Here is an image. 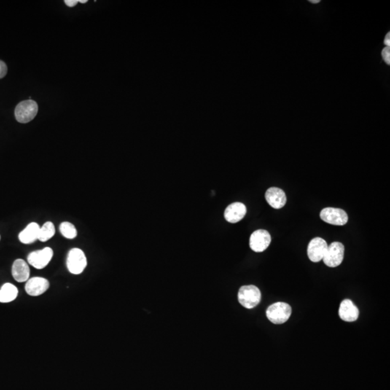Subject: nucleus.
<instances>
[{"instance_id": "f257e3e1", "label": "nucleus", "mask_w": 390, "mask_h": 390, "mask_svg": "<svg viewBox=\"0 0 390 390\" xmlns=\"http://www.w3.org/2000/svg\"><path fill=\"white\" fill-rule=\"evenodd\" d=\"M291 312V306L284 302H277L268 307L266 315L273 324H281L289 319Z\"/></svg>"}, {"instance_id": "f03ea898", "label": "nucleus", "mask_w": 390, "mask_h": 390, "mask_svg": "<svg viewBox=\"0 0 390 390\" xmlns=\"http://www.w3.org/2000/svg\"><path fill=\"white\" fill-rule=\"evenodd\" d=\"M261 292L255 286H242L238 294V299L241 306L246 309H253L261 302Z\"/></svg>"}, {"instance_id": "7ed1b4c3", "label": "nucleus", "mask_w": 390, "mask_h": 390, "mask_svg": "<svg viewBox=\"0 0 390 390\" xmlns=\"http://www.w3.org/2000/svg\"><path fill=\"white\" fill-rule=\"evenodd\" d=\"M39 111L37 103L33 100H27L18 103L15 110V116L20 123H28L36 117Z\"/></svg>"}, {"instance_id": "20e7f679", "label": "nucleus", "mask_w": 390, "mask_h": 390, "mask_svg": "<svg viewBox=\"0 0 390 390\" xmlns=\"http://www.w3.org/2000/svg\"><path fill=\"white\" fill-rule=\"evenodd\" d=\"M87 266V259L82 250L74 248L68 253L67 267L70 273L73 275H79L84 271Z\"/></svg>"}, {"instance_id": "39448f33", "label": "nucleus", "mask_w": 390, "mask_h": 390, "mask_svg": "<svg viewBox=\"0 0 390 390\" xmlns=\"http://www.w3.org/2000/svg\"><path fill=\"white\" fill-rule=\"evenodd\" d=\"M345 246L340 242L335 241L327 246L324 257V263L329 267H336L343 262Z\"/></svg>"}, {"instance_id": "423d86ee", "label": "nucleus", "mask_w": 390, "mask_h": 390, "mask_svg": "<svg viewBox=\"0 0 390 390\" xmlns=\"http://www.w3.org/2000/svg\"><path fill=\"white\" fill-rule=\"evenodd\" d=\"M320 218L324 222L335 226L345 225L348 221L346 212L340 208H324L320 213Z\"/></svg>"}, {"instance_id": "0eeeda50", "label": "nucleus", "mask_w": 390, "mask_h": 390, "mask_svg": "<svg viewBox=\"0 0 390 390\" xmlns=\"http://www.w3.org/2000/svg\"><path fill=\"white\" fill-rule=\"evenodd\" d=\"M53 255V250L51 248L46 247L30 253L28 256V262L34 268L41 270L47 267L52 260Z\"/></svg>"}, {"instance_id": "6e6552de", "label": "nucleus", "mask_w": 390, "mask_h": 390, "mask_svg": "<svg viewBox=\"0 0 390 390\" xmlns=\"http://www.w3.org/2000/svg\"><path fill=\"white\" fill-rule=\"evenodd\" d=\"M271 243V235L267 231L259 229L253 232L250 236V248L255 252H262Z\"/></svg>"}, {"instance_id": "1a4fd4ad", "label": "nucleus", "mask_w": 390, "mask_h": 390, "mask_svg": "<svg viewBox=\"0 0 390 390\" xmlns=\"http://www.w3.org/2000/svg\"><path fill=\"white\" fill-rule=\"evenodd\" d=\"M327 243L325 240L320 237L313 238L309 243L307 254L310 260L313 262H318L324 257L327 249Z\"/></svg>"}, {"instance_id": "9d476101", "label": "nucleus", "mask_w": 390, "mask_h": 390, "mask_svg": "<svg viewBox=\"0 0 390 390\" xmlns=\"http://www.w3.org/2000/svg\"><path fill=\"white\" fill-rule=\"evenodd\" d=\"M49 282L46 278L34 277L26 282L25 289L28 295L38 297L44 294L49 289Z\"/></svg>"}, {"instance_id": "9b49d317", "label": "nucleus", "mask_w": 390, "mask_h": 390, "mask_svg": "<svg viewBox=\"0 0 390 390\" xmlns=\"http://www.w3.org/2000/svg\"><path fill=\"white\" fill-rule=\"evenodd\" d=\"M265 199L267 203L275 209L283 208L287 201L284 191L278 187L269 188L265 193Z\"/></svg>"}, {"instance_id": "f8f14e48", "label": "nucleus", "mask_w": 390, "mask_h": 390, "mask_svg": "<svg viewBox=\"0 0 390 390\" xmlns=\"http://www.w3.org/2000/svg\"><path fill=\"white\" fill-rule=\"evenodd\" d=\"M339 316L340 319L347 322L356 321L359 316V310L352 301L345 299L340 304L339 308Z\"/></svg>"}, {"instance_id": "ddd939ff", "label": "nucleus", "mask_w": 390, "mask_h": 390, "mask_svg": "<svg viewBox=\"0 0 390 390\" xmlns=\"http://www.w3.org/2000/svg\"><path fill=\"white\" fill-rule=\"evenodd\" d=\"M246 208L243 203H234L227 207L224 213V217L228 222L235 224L244 218Z\"/></svg>"}, {"instance_id": "4468645a", "label": "nucleus", "mask_w": 390, "mask_h": 390, "mask_svg": "<svg viewBox=\"0 0 390 390\" xmlns=\"http://www.w3.org/2000/svg\"><path fill=\"white\" fill-rule=\"evenodd\" d=\"M12 275L14 279L19 283L28 281L30 277V268L26 262L22 259H16L12 265Z\"/></svg>"}, {"instance_id": "2eb2a0df", "label": "nucleus", "mask_w": 390, "mask_h": 390, "mask_svg": "<svg viewBox=\"0 0 390 390\" xmlns=\"http://www.w3.org/2000/svg\"><path fill=\"white\" fill-rule=\"evenodd\" d=\"M40 227L36 223H31L19 234V240L25 244H30L39 240Z\"/></svg>"}, {"instance_id": "dca6fc26", "label": "nucleus", "mask_w": 390, "mask_h": 390, "mask_svg": "<svg viewBox=\"0 0 390 390\" xmlns=\"http://www.w3.org/2000/svg\"><path fill=\"white\" fill-rule=\"evenodd\" d=\"M18 295V290L11 283H5L0 289V302L9 303L13 302Z\"/></svg>"}, {"instance_id": "f3484780", "label": "nucleus", "mask_w": 390, "mask_h": 390, "mask_svg": "<svg viewBox=\"0 0 390 390\" xmlns=\"http://www.w3.org/2000/svg\"><path fill=\"white\" fill-rule=\"evenodd\" d=\"M55 228L52 222H47L40 227L39 240L41 242L49 241L55 234Z\"/></svg>"}, {"instance_id": "a211bd4d", "label": "nucleus", "mask_w": 390, "mask_h": 390, "mask_svg": "<svg viewBox=\"0 0 390 390\" xmlns=\"http://www.w3.org/2000/svg\"><path fill=\"white\" fill-rule=\"evenodd\" d=\"M60 231L63 236L68 239H73L78 235L77 229L71 223H62L60 227Z\"/></svg>"}, {"instance_id": "6ab92c4d", "label": "nucleus", "mask_w": 390, "mask_h": 390, "mask_svg": "<svg viewBox=\"0 0 390 390\" xmlns=\"http://www.w3.org/2000/svg\"><path fill=\"white\" fill-rule=\"evenodd\" d=\"M382 55L385 63L388 65H390V47H386L383 49Z\"/></svg>"}, {"instance_id": "aec40b11", "label": "nucleus", "mask_w": 390, "mask_h": 390, "mask_svg": "<svg viewBox=\"0 0 390 390\" xmlns=\"http://www.w3.org/2000/svg\"><path fill=\"white\" fill-rule=\"evenodd\" d=\"M7 67L4 62L0 60V79L4 77L7 75Z\"/></svg>"}, {"instance_id": "412c9836", "label": "nucleus", "mask_w": 390, "mask_h": 390, "mask_svg": "<svg viewBox=\"0 0 390 390\" xmlns=\"http://www.w3.org/2000/svg\"><path fill=\"white\" fill-rule=\"evenodd\" d=\"M65 2L66 5L72 7L76 6L79 2V0H66V1H65Z\"/></svg>"}, {"instance_id": "4be33fe9", "label": "nucleus", "mask_w": 390, "mask_h": 390, "mask_svg": "<svg viewBox=\"0 0 390 390\" xmlns=\"http://www.w3.org/2000/svg\"><path fill=\"white\" fill-rule=\"evenodd\" d=\"M384 42H385V44L387 47H390V33H388V34L386 35V37H385Z\"/></svg>"}, {"instance_id": "5701e85b", "label": "nucleus", "mask_w": 390, "mask_h": 390, "mask_svg": "<svg viewBox=\"0 0 390 390\" xmlns=\"http://www.w3.org/2000/svg\"><path fill=\"white\" fill-rule=\"evenodd\" d=\"M310 2L313 3V4H316V3L319 2V0H310Z\"/></svg>"}, {"instance_id": "b1692460", "label": "nucleus", "mask_w": 390, "mask_h": 390, "mask_svg": "<svg viewBox=\"0 0 390 390\" xmlns=\"http://www.w3.org/2000/svg\"><path fill=\"white\" fill-rule=\"evenodd\" d=\"M0 239H1V237H0Z\"/></svg>"}]
</instances>
